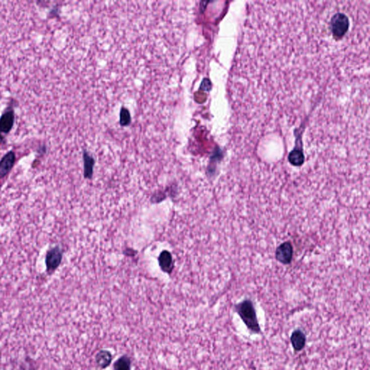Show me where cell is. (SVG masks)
I'll return each mask as SVG.
<instances>
[{"label": "cell", "mask_w": 370, "mask_h": 370, "mask_svg": "<svg viewBox=\"0 0 370 370\" xmlns=\"http://www.w3.org/2000/svg\"><path fill=\"white\" fill-rule=\"evenodd\" d=\"M364 98L334 81L303 80L279 85L233 110L235 142L291 143L288 157L308 151L341 150L362 127Z\"/></svg>", "instance_id": "obj_1"}, {"label": "cell", "mask_w": 370, "mask_h": 370, "mask_svg": "<svg viewBox=\"0 0 370 370\" xmlns=\"http://www.w3.org/2000/svg\"><path fill=\"white\" fill-rule=\"evenodd\" d=\"M235 308L249 330L257 334L260 333L261 331L253 303L246 300L236 305Z\"/></svg>", "instance_id": "obj_2"}, {"label": "cell", "mask_w": 370, "mask_h": 370, "mask_svg": "<svg viewBox=\"0 0 370 370\" xmlns=\"http://www.w3.org/2000/svg\"><path fill=\"white\" fill-rule=\"evenodd\" d=\"M15 111L12 106L7 108L0 117V140H4L6 136L13 129L15 122Z\"/></svg>", "instance_id": "obj_3"}, {"label": "cell", "mask_w": 370, "mask_h": 370, "mask_svg": "<svg viewBox=\"0 0 370 370\" xmlns=\"http://www.w3.org/2000/svg\"><path fill=\"white\" fill-rule=\"evenodd\" d=\"M62 260V251L59 247H53L48 250L46 255V270L49 273L54 271L59 266Z\"/></svg>", "instance_id": "obj_4"}, {"label": "cell", "mask_w": 370, "mask_h": 370, "mask_svg": "<svg viewBox=\"0 0 370 370\" xmlns=\"http://www.w3.org/2000/svg\"><path fill=\"white\" fill-rule=\"evenodd\" d=\"M293 249L289 242H284L277 248L275 256L280 263L289 264L293 258Z\"/></svg>", "instance_id": "obj_5"}, {"label": "cell", "mask_w": 370, "mask_h": 370, "mask_svg": "<svg viewBox=\"0 0 370 370\" xmlns=\"http://www.w3.org/2000/svg\"><path fill=\"white\" fill-rule=\"evenodd\" d=\"M16 156L14 152H9L0 161V180L6 177L11 172L15 163Z\"/></svg>", "instance_id": "obj_6"}, {"label": "cell", "mask_w": 370, "mask_h": 370, "mask_svg": "<svg viewBox=\"0 0 370 370\" xmlns=\"http://www.w3.org/2000/svg\"><path fill=\"white\" fill-rule=\"evenodd\" d=\"M291 342L295 351H301L306 345V336L301 330H295L291 336Z\"/></svg>", "instance_id": "obj_7"}, {"label": "cell", "mask_w": 370, "mask_h": 370, "mask_svg": "<svg viewBox=\"0 0 370 370\" xmlns=\"http://www.w3.org/2000/svg\"><path fill=\"white\" fill-rule=\"evenodd\" d=\"M112 356L110 352L107 351H101L97 353L96 356V361L101 368L107 367L112 362Z\"/></svg>", "instance_id": "obj_8"}, {"label": "cell", "mask_w": 370, "mask_h": 370, "mask_svg": "<svg viewBox=\"0 0 370 370\" xmlns=\"http://www.w3.org/2000/svg\"><path fill=\"white\" fill-rule=\"evenodd\" d=\"M130 359L127 356L119 358L114 364V370H130Z\"/></svg>", "instance_id": "obj_9"}, {"label": "cell", "mask_w": 370, "mask_h": 370, "mask_svg": "<svg viewBox=\"0 0 370 370\" xmlns=\"http://www.w3.org/2000/svg\"><path fill=\"white\" fill-rule=\"evenodd\" d=\"M164 256L161 257V265L164 269L167 270L171 267V258L169 254L165 253L163 254Z\"/></svg>", "instance_id": "obj_10"}]
</instances>
